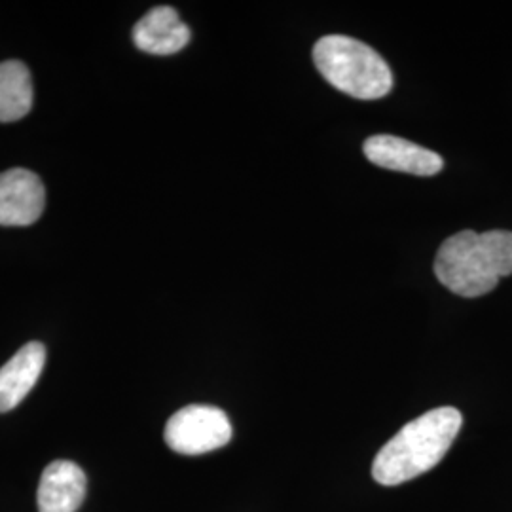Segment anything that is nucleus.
I'll use <instances>...</instances> for the list:
<instances>
[{
  "instance_id": "4",
  "label": "nucleus",
  "mask_w": 512,
  "mask_h": 512,
  "mask_svg": "<svg viewBox=\"0 0 512 512\" xmlns=\"http://www.w3.org/2000/svg\"><path fill=\"white\" fill-rule=\"evenodd\" d=\"M164 439L177 454L202 456L232 440V423L217 406L190 404L169 418Z\"/></svg>"
},
{
  "instance_id": "10",
  "label": "nucleus",
  "mask_w": 512,
  "mask_h": 512,
  "mask_svg": "<svg viewBox=\"0 0 512 512\" xmlns=\"http://www.w3.org/2000/svg\"><path fill=\"white\" fill-rule=\"evenodd\" d=\"M33 109L31 73L21 61L0 63V122H16Z\"/></svg>"
},
{
  "instance_id": "7",
  "label": "nucleus",
  "mask_w": 512,
  "mask_h": 512,
  "mask_svg": "<svg viewBox=\"0 0 512 512\" xmlns=\"http://www.w3.org/2000/svg\"><path fill=\"white\" fill-rule=\"evenodd\" d=\"M86 473L67 459L50 463L38 484V512H76L86 499Z\"/></svg>"
},
{
  "instance_id": "1",
  "label": "nucleus",
  "mask_w": 512,
  "mask_h": 512,
  "mask_svg": "<svg viewBox=\"0 0 512 512\" xmlns=\"http://www.w3.org/2000/svg\"><path fill=\"white\" fill-rule=\"evenodd\" d=\"M463 416L454 406L421 414L382 446L372 463V476L382 486H399L431 471L458 437Z\"/></svg>"
},
{
  "instance_id": "2",
  "label": "nucleus",
  "mask_w": 512,
  "mask_h": 512,
  "mask_svg": "<svg viewBox=\"0 0 512 512\" xmlns=\"http://www.w3.org/2000/svg\"><path fill=\"white\" fill-rule=\"evenodd\" d=\"M511 274L512 232L505 230H463L446 239L435 258L440 283L463 298L492 293L499 279Z\"/></svg>"
},
{
  "instance_id": "6",
  "label": "nucleus",
  "mask_w": 512,
  "mask_h": 512,
  "mask_svg": "<svg viewBox=\"0 0 512 512\" xmlns=\"http://www.w3.org/2000/svg\"><path fill=\"white\" fill-rule=\"evenodd\" d=\"M363 150L374 165L418 177H433L444 167V160L437 152L395 135H372L366 139Z\"/></svg>"
},
{
  "instance_id": "9",
  "label": "nucleus",
  "mask_w": 512,
  "mask_h": 512,
  "mask_svg": "<svg viewBox=\"0 0 512 512\" xmlns=\"http://www.w3.org/2000/svg\"><path fill=\"white\" fill-rule=\"evenodd\" d=\"M46 365V348L29 342L0 368V414L18 406L37 385Z\"/></svg>"
},
{
  "instance_id": "8",
  "label": "nucleus",
  "mask_w": 512,
  "mask_h": 512,
  "mask_svg": "<svg viewBox=\"0 0 512 512\" xmlns=\"http://www.w3.org/2000/svg\"><path fill=\"white\" fill-rule=\"evenodd\" d=\"M133 42L147 54H177L190 42V29L181 21L175 8L158 6L135 23Z\"/></svg>"
},
{
  "instance_id": "5",
  "label": "nucleus",
  "mask_w": 512,
  "mask_h": 512,
  "mask_svg": "<svg viewBox=\"0 0 512 512\" xmlns=\"http://www.w3.org/2000/svg\"><path fill=\"white\" fill-rule=\"evenodd\" d=\"M46 205V190L37 173L8 169L0 173V226L35 224Z\"/></svg>"
},
{
  "instance_id": "3",
  "label": "nucleus",
  "mask_w": 512,
  "mask_h": 512,
  "mask_svg": "<svg viewBox=\"0 0 512 512\" xmlns=\"http://www.w3.org/2000/svg\"><path fill=\"white\" fill-rule=\"evenodd\" d=\"M313 61L330 86L355 99H382L393 88V74L384 57L357 38H319Z\"/></svg>"
}]
</instances>
